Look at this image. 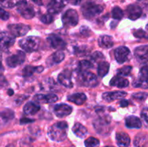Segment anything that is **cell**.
Returning a JSON list of instances; mask_svg holds the SVG:
<instances>
[{
	"instance_id": "1",
	"label": "cell",
	"mask_w": 148,
	"mask_h": 147,
	"mask_svg": "<svg viewBox=\"0 0 148 147\" xmlns=\"http://www.w3.org/2000/svg\"><path fill=\"white\" fill-rule=\"evenodd\" d=\"M67 122L65 121H61L54 123L49 128L48 135L53 141L60 142L66 139L67 136Z\"/></svg>"
},
{
	"instance_id": "2",
	"label": "cell",
	"mask_w": 148,
	"mask_h": 147,
	"mask_svg": "<svg viewBox=\"0 0 148 147\" xmlns=\"http://www.w3.org/2000/svg\"><path fill=\"white\" fill-rule=\"evenodd\" d=\"M82 13L88 20H91L97 17L103 11V7L100 4H95L92 1H87L82 6Z\"/></svg>"
},
{
	"instance_id": "3",
	"label": "cell",
	"mask_w": 148,
	"mask_h": 147,
	"mask_svg": "<svg viewBox=\"0 0 148 147\" xmlns=\"http://www.w3.org/2000/svg\"><path fill=\"white\" fill-rule=\"evenodd\" d=\"M77 81L79 86L85 87H95L98 84L97 76L89 71L79 72Z\"/></svg>"
},
{
	"instance_id": "4",
	"label": "cell",
	"mask_w": 148,
	"mask_h": 147,
	"mask_svg": "<svg viewBox=\"0 0 148 147\" xmlns=\"http://www.w3.org/2000/svg\"><path fill=\"white\" fill-rule=\"evenodd\" d=\"M19 46L25 51L31 53L38 49L39 46H40V40L38 37L28 36V37L21 39L19 41Z\"/></svg>"
},
{
	"instance_id": "5",
	"label": "cell",
	"mask_w": 148,
	"mask_h": 147,
	"mask_svg": "<svg viewBox=\"0 0 148 147\" xmlns=\"http://www.w3.org/2000/svg\"><path fill=\"white\" fill-rule=\"evenodd\" d=\"M17 12L20 15L26 20H30L35 16V10L33 7L27 3L26 0H20L17 4Z\"/></svg>"
},
{
	"instance_id": "6",
	"label": "cell",
	"mask_w": 148,
	"mask_h": 147,
	"mask_svg": "<svg viewBox=\"0 0 148 147\" xmlns=\"http://www.w3.org/2000/svg\"><path fill=\"white\" fill-rule=\"evenodd\" d=\"M132 85L135 88L148 89V66H144L140 69L138 76L134 79Z\"/></svg>"
},
{
	"instance_id": "7",
	"label": "cell",
	"mask_w": 148,
	"mask_h": 147,
	"mask_svg": "<svg viewBox=\"0 0 148 147\" xmlns=\"http://www.w3.org/2000/svg\"><path fill=\"white\" fill-rule=\"evenodd\" d=\"M62 22L64 25L67 27H75L78 24L79 16L76 10L69 9L64 13L62 16Z\"/></svg>"
},
{
	"instance_id": "8",
	"label": "cell",
	"mask_w": 148,
	"mask_h": 147,
	"mask_svg": "<svg viewBox=\"0 0 148 147\" xmlns=\"http://www.w3.org/2000/svg\"><path fill=\"white\" fill-rule=\"evenodd\" d=\"M25 54L22 50H17L16 53L8 56L6 59V63L10 68H16L24 63Z\"/></svg>"
},
{
	"instance_id": "9",
	"label": "cell",
	"mask_w": 148,
	"mask_h": 147,
	"mask_svg": "<svg viewBox=\"0 0 148 147\" xmlns=\"http://www.w3.org/2000/svg\"><path fill=\"white\" fill-rule=\"evenodd\" d=\"M94 127L98 133L103 135L109 131V126L111 124V120L108 116L100 117L95 120L93 122Z\"/></svg>"
},
{
	"instance_id": "10",
	"label": "cell",
	"mask_w": 148,
	"mask_h": 147,
	"mask_svg": "<svg viewBox=\"0 0 148 147\" xmlns=\"http://www.w3.org/2000/svg\"><path fill=\"white\" fill-rule=\"evenodd\" d=\"M114 56L119 63H124L131 59L132 53L130 49L125 46H120L114 51Z\"/></svg>"
},
{
	"instance_id": "11",
	"label": "cell",
	"mask_w": 148,
	"mask_h": 147,
	"mask_svg": "<svg viewBox=\"0 0 148 147\" xmlns=\"http://www.w3.org/2000/svg\"><path fill=\"white\" fill-rule=\"evenodd\" d=\"M15 37L7 32L0 33V50H6L14 45Z\"/></svg>"
},
{
	"instance_id": "12",
	"label": "cell",
	"mask_w": 148,
	"mask_h": 147,
	"mask_svg": "<svg viewBox=\"0 0 148 147\" xmlns=\"http://www.w3.org/2000/svg\"><path fill=\"white\" fill-rule=\"evenodd\" d=\"M8 30L10 33L14 37H22L26 35V33L30 30V27L27 24H11L8 25Z\"/></svg>"
},
{
	"instance_id": "13",
	"label": "cell",
	"mask_w": 148,
	"mask_h": 147,
	"mask_svg": "<svg viewBox=\"0 0 148 147\" xmlns=\"http://www.w3.org/2000/svg\"><path fill=\"white\" fill-rule=\"evenodd\" d=\"M47 40L50 46L53 48L56 49V50H61L64 48L66 46V43L62 37H59V35L55 34L49 35V37H47Z\"/></svg>"
},
{
	"instance_id": "14",
	"label": "cell",
	"mask_w": 148,
	"mask_h": 147,
	"mask_svg": "<svg viewBox=\"0 0 148 147\" xmlns=\"http://www.w3.org/2000/svg\"><path fill=\"white\" fill-rule=\"evenodd\" d=\"M65 7L64 0H51L47 6L48 12L51 14H59Z\"/></svg>"
},
{
	"instance_id": "15",
	"label": "cell",
	"mask_w": 148,
	"mask_h": 147,
	"mask_svg": "<svg viewBox=\"0 0 148 147\" xmlns=\"http://www.w3.org/2000/svg\"><path fill=\"white\" fill-rule=\"evenodd\" d=\"M58 82L66 88L73 87V83L72 81V73L70 71L66 69L61 72L58 76Z\"/></svg>"
},
{
	"instance_id": "16",
	"label": "cell",
	"mask_w": 148,
	"mask_h": 147,
	"mask_svg": "<svg viewBox=\"0 0 148 147\" xmlns=\"http://www.w3.org/2000/svg\"><path fill=\"white\" fill-rule=\"evenodd\" d=\"M127 17L132 20H136L141 17L143 10L139 5L135 4H130L126 10Z\"/></svg>"
},
{
	"instance_id": "17",
	"label": "cell",
	"mask_w": 148,
	"mask_h": 147,
	"mask_svg": "<svg viewBox=\"0 0 148 147\" xmlns=\"http://www.w3.org/2000/svg\"><path fill=\"white\" fill-rule=\"evenodd\" d=\"M53 112L56 117L62 118L72 113V108L66 104H58L53 108Z\"/></svg>"
},
{
	"instance_id": "18",
	"label": "cell",
	"mask_w": 148,
	"mask_h": 147,
	"mask_svg": "<svg viewBox=\"0 0 148 147\" xmlns=\"http://www.w3.org/2000/svg\"><path fill=\"white\" fill-rule=\"evenodd\" d=\"M134 56L140 63H148V46H141L134 50Z\"/></svg>"
},
{
	"instance_id": "19",
	"label": "cell",
	"mask_w": 148,
	"mask_h": 147,
	"mask_svg": "<svg viewBox=\"0 0 148 147\" xmlns=\"http://www.w3.org/2000/svg\"><path fill=\"white\" fill-rule=\"evenodd\" d=\"M33 99L38 103H53L58 100V97L54 94H38L35 95Z\"/></svg>"
},
{
	"instance_id": "20",
	"label": "cell",
	"mask_w": 148,
	"mask_h": 147,
	"mask_svg": "<svg viewBox=\"0 0 148 147\" xmlns=\"http://www.w3.org/2000/svg\"><path fill=\"white\" fill-rule=\"evenodd\" d=\"M127 95V93L124 91H116V92H105L102 95V97L106 102H111L116 99L125 97Z\"/></svg>"
},
{
	"instance_id": "21",
	"label": "cell",
	"mask_w": 148,
	"mask_h": 147,
	"mask_svg": "<svg viewBox=\"0 0 148 147\" xmlns=\"http://www.w3.org/2000/svg\"><path fill=\"white\" fill-rule=\"evenodd\" d=\"M116 140L119 147H129L130 144V138L126 133H117L116 135Z\"/></svg>"
},
{
	"instance_id": "22",
	"label": "cell",
	"mask_w": 148,
	"mask_h": 147,
	"mask_svg": "<svg viewBox=\"0 0 148 147\" xmlns=\"http://www.w3.org/2000/svg\"><path fill=\"white\" fill-rule=\"evenodd\" d=\"M40 109V107L38 104L34 102H28L25 104L23 108V111L27 115H36Z\"/></svg>"
},
{
	"instance_id": "23",
	"label": "cell",
	"mask_w": 148,
	"mask_h": 147,
	"mask_svg": "<svg viewBox=\"0 0 148 147\" xmlns=\"http://www.w3.org/2000/svg\"><path fill=\"white\" fill-rule=\"evenodd\" d=\"M126 126L129 128H140L142 127V121L138 117L130 115L126 118Z\"/></svg>"
},
{
	"instance_id": "24",
	"label": "cell",
	"mask_w": 148,
	"mask_h": 147,
	"mask_svg": "<svg viewBox=\"0 0 148 147\" xmlns=\"http://www.w3.org/2000/svg\"><path fill=\"white\" fill-rule=\"evenodd\" d=\"M110 85L113 86H117L119 88H125L128 86L129 81L125 78L120 76H116L110 81Z\"/></svg>"
},
{
	"instance_id": "25",
	"label": "cell",
	"mask_w": 148,
	"mask_h": 147,
	"mask_svg": "<svg viewBox=\"0 0 148 147\" xmlns=\"http://www.w3.org/2000/svg\"><path fill=\"white\" fill-rule=\"evenodd\" d=\"M98 43L100 47L104 49L110 48L114 44L113 37L109 35H101L98 38Z\"/></svg>"
},
{
	"instance_id": "26",
	"label": "cell",
	"mask_w": 148,
	"mask_h": 147,
	"mask_svg": "<svg viewBox=\"0 0 148 147\" xmlns=\"http://www.w3.org/2000/svg\"><path fill=\"white\" fill-rule=\"evenodd\" d=\"M14 117V113L12 110L5 109L0 111V125H4L9 121L12 120Z\"/></svg>"
},
{
	"instance_id": "27",
	"label": "cell",
	"mask_w": 148,
	"mask_h": 147,
	"mask_svg": "<svg viewBox=\"0 0 148 147\" xmlns=\"http://www.w3.org/2000/svg\"><path fill=\"white\" fill-rule=\"evenodd\" d=\"M44 68L43 66H27L23 69L22 71V74L24 77H30L35 72L40 74L43 71Z\"/></svg>"
},
{
	"instance_id": "28",
	"label": "cell",
	"mask_w": 148,
	"mask_h": 147,
	"mask_svg": "<svg viewBox=\"0 0 148 147\" xmlns=\"http://www.w3.org/2000/svg\"><path fill=\"white\" fill-rule=\"evenodd\" d=\"M67 99L69 102H73L76 105H81L85 103L87 99V97L84 93H75L68 96Z\"/></svg>"
},
{
	"instance_id": "29",
	"label": "cell",
	"mask_w": 148,
	"mask_h": 147,
	"mask_svg": "<svg viewBox=\"0 0 148 147\" xmlns=\"http://www.w3.org/2000/svg\"><path fill=\"white\" fill-rule=\"evenodd\" d=\"M136 147H147L148 144V135L146 133H139L136 135L134 141Z\"/></svg>"
},
{
	"instance_id": "30",
	"label": "cell",
	"mask_w": 148,
	"mask_h": 147,
	"mask_svg": "<svg viewBox=\"0 0 148 147\" xmlns=\"http://www.w3.org/2000/svg\"><path fill=\"white\" fill-rule=\"evenodd\" d=\"M72 131L77 136L80 138H85L86 136L87 133H88L87 128L81 123H79V122H76L74 125L73 128H72Z\"/></svg>"
},
{
	"instance_id": "31",
	"label": "cell",
	"mask_w": 148,
	"mask_h": 147,
	"mask_svg": "<svg viewBox=\"0 0 148 147\" xmlns=\"http://www.w3.org/2000/svg\"><path fill=\"white\" fill-rule=\"evenodd\" d=\"M110 65L107 61H102L98 63V74L100 77H103L109 71Z\"/></svg>"
},
{
	"instance_id": "32",
	"label": "cell",
	"mask_w": 148,
	"mask_h": 147,
	"mask_svg": "<svg viewBox=\"0 0 148 147\" xmlns=\"http://www.w3.org/2000/svg\"><path fill=\"white\" fill-rule=\"evenodd\" d=\"M65 55L62 50H57L56 52L53 53L51 56H50L49 59L51 60V64H56V63H59L64 59Z\"/></svg>"
},
{
	"instance_id": "33",
	"label": "cell",
	"mask_w": 148,
	"mask_h": 147,
	"mask_svg": "<svg viewBox=\"0 0 148 147\" xmlns=\"http://www.w3.org/2000/svg\"><path fill=\"white\" fill-rule=\"evenodd\" d=\"M93 67V64H92V61L86 60H82L79 62L78 64V71L79 72H85L88 71L90 69Z\"/></svg>"
},
{
	"instance_id": "34",
	"label": "cell",
	"mask_w": 148,
	"mask_h": 147,
	"mask_svg": "<svg viewBox=\"0 0 148 147\" xmlns=\"http://www.w3.org/2000/svg\"><path fill=\"white\" fill-rule=\"evenodd\" d=\"M85 147H99L100 141L98 138L89 137L85 141Z\"/></svg>"
},
{
	"instance_id": "35",
	"label": "cell",
	"mask_w": 148,
	"mask_h": 147,
	"mask_svg": "<svg viewBox=\"0 0 148 147\" xmlns=\"http://www.w3.org/2000/svg\"><path fill=\"white\" fill-rule=\"evenodd\" d=\"M132 97V98L134 100L137 101L139 102H143L146 100V99H147L148 97V94L147 92H137V93L133 94Z\"/></svg>"
},
{
	"instance_id": "36",
	"label": "cell",
	"mask_w": 148,
	"mask_h": 147,
	"mask_svg": "<svg viewBox=\"0 0 148 147\" xmlns=\"http://www.w3.org/2000/svg\"><path fill=\"white\" fill-rule=\"evenodd\" d=\"M112 17L113 18L116 20H120L124 17V12L120 7H115L112 10Z\"/></svg>"
},
{
	"instance_id": "37",
	"label": "cell",
	"mask_w": 148,
	"mask_h": 147,
	"mask_svg": "<svg viewBox=\"0 0 148 147\" xmlns=\"http://www.w3.org/2000/svg\"><path fill=\"white\" fill-rule=\"evenodd\" d=\"M132 70V67L131 66H126L124 67L121 68L120 69L117 70V75L120 76H127L128 75H130V74L131 73Z\"/></svg>"
},
{
	"instance_id": "38",
	"label": "cell",
	"mask_w": 148,
	"mask_h": 147,
	"mask_svg": "<svg viewBox=\"0 0 148 147\" xmlns=\"http://www.w3.org/2000/svg\"><path fill=\"white\" fill-rule=\"evenodd\" d=\"M56 86L54 81L52 79H47L42 84V88L46 90H52Z\"/></svg>"
},
{
	"instance_id": "39",
	"label": "cell",
	"mask_w": 148,
	"mask_h": 147,
	"mask_svg": "<svg viewBox=\"0 0 148 147\" xmlns=\"http://www.w3.org/2000/svg\"><path fill=\"white\" fill-rule=\"evenodd\" d=\"M17 4V0H0V4L6 8H12Z\"/></svg>"
},
{
	"instance_id": "40",
	"label": "cell",
	"mask_w": 148,
	"mask_h": 147,
	"mask_svg": "<svg viewBox=\"0 0 148 147\" xmlns=\"http://www.w3.org/2000/svg\"><path fill=\"white\" fill-rule=\"evenodd\" d=\"M105 59L104 57V55L101 52L96 51L92 55V57H91V61L93 62V63H97V62L99 61V63L101 61H102V60Z\"/></svg>"
},
{
	"instance_id": "41",
	"label": "cell",
	"mask_w": 148,
	"mask_h": 147,
	"mask_svg": "<svg viewBox=\"0 0 148 147\" xmlns=\"http://www.w3.org/2000/svg\"><path fill=\"white\" fill-rule=\"evenodd\" d=\"M133 35H134V37H137V38H145L148 40V34L145 31L142 30V29L134 30Z\"/></svg>"
},
{
	"instance_id": "42",
	"label": "cell",
	"mask_w": 148,
	"mask_h": 147,
	"mask_svg": "<svg viewBox=\"0 0 148 147\" xmlns=\"http://www.w3.org/2000/svg\"><path fill=\"white\" fill-rule=\"evenodd\" d=\"M40 21L44 24H50L53 21V16L51 14H43L40 17Z\"/></svg>"
},
{
	"instance_id": "43",
	"label": "cell",
	"mask_w": 148,
	"mask_h": 147,
	"mask_svg": "<svg viewBox=\"0 0 148 147\" xmlns=\"http://www.w3.org/2000/svg\"><path fill=\"white\" fill-rule=\"evenodd\" d=\"M141 118L144 125L146 128H148V108H145L141 112Z\"/></svg>"
},
{
	"instance_id": "44",
	"label": "cell",
	"mask_w": 148,
	"mask_h": 147,
	"mask_svg": "<svg viewBox=\"0 0 148 147\" xmlns=\"http://www.w3.org/2000/svg\"><path fill=\"white\" fill-rule=\"evenodd\" d=\"M10 17V14L5 10L0 7V20H7Z\"/></svg>"
},
{
	"instance_id": "45",
	"label": "cell",
	"mask_w": 148,
	"mask_h": 147,
	"mask_svg": "<svg viewBox=\"0 0 148 147\" xmlns=\"http://www.w3.org/2000/svg\"><path fill=\"white\" fill-rule=\"evenodd\" d=\"M80 33L81 35H84L85 37H88L91 35L90 30L88 28V27H85V26H82L80 29Z\"/></svg>"
},
{
	"instance_id": "46",
	"label": "cell",
	"mask_w": 148,
	"mask_h": 147,
	"mask_svg": "<svg viewBox=\"0 0 148 147\" xmlns=\"http://www.w3.org/2000/svg\"><path fill=\"white\" fill-rule=\"evenodd\" d=\"M67 1L72 5H79L82 0H67Z\"/></svg>"
},
{
	"instance_id": "47",
	"label": "cell",
	"mask_w": 148,
	"mask_h": 147,
	"mask_svg": "<svg viewBox=\"0 0 148 147\" xmlns=\"http://www.w3.org/2000/svg\"><path fill=\"white\" fill-rule=\"evenodd\" d=\"M27 97H26V96H23V97H20V98H18V99H17L15 100L16 105H20V104L22 103V102H23V101H24L25 99Z\"/></svg>"
},
{
	"instance_id": "48",
	"label": "cell",
	"mask_w": 148,
	"mask_h": 147,
	"mask_svg": "<svg viewBox=\"0 0 148 147\" xmlns=\"http://www.w3.org/2000/svg\"><path fill=\"white\" fill-rule=\"evenodd\" d=\"M33 119H29V118H22L20 120V123L21 124H25V123H28V122H33Z\"/></svg>"
},
{
	"instance_id": "49",
	"label": "cell",
	"mask_w": 148,
	"mask_h": 147,
	"mask_svg": "<svg viewBox=\"0 0 148 147\" xmlns=\"http://www.w3.org/2000/svg\"><path fill=\"white\" fill-rule=\"evenodd\" d=\"M129 105V102L127 100V99H121V101H120V106L121 107V108H125V107L128 106Z\"/></svg>"
},
{
	"instance_id": "50",
	"label": "cell",
	"mask_w": 148,
	"mask_h": 147,
	"mask_svg": "<svg viewBox=\"0 0 148 147\" xmlns=\"http://www.w3.org/2000/svg\"><path fill=\"white\" fill-rule=\"evenodd\" d=\"M1 59H2V56H1V53H0V76H2V74L4 73V66H3L2 63H1Z\"/></svg>"
},
{
	"instance_id": "51",
	"label": "cell",
	"mask_w": 148,
	"mask_h": 147,
	"mask_svg": "<svg viewBox=\"0 0 148 147\" xmlns=\"http://www.w3.org/2000/svg\"><path fill=\"white\" fill-rule=\"evenodd\" d=\"M32 1L38 5H43L45 0H32Z\"/></svg>"
},
{
	"instance_id": "52",
	"label": "cell",
	"mask_w": 148,
	"mask_h": 147,
	"mask_svg": "<svg viewBox=\"0 0 148 147\" xmlns=\"http://www.w3.org/2000/svg\"><path fill=\"white\" fill-rule=\"evenodd\" d=\"M7 93H8V95H10V96H11V95H12L13 94H14V92H13L12 89H9L8 92H7Z\"/></svg>"
},
{
	"instance_id": "53",
	"label": "cell",
	"mask_w": 148,
	"mask_h": 147,
	"mask_svg": "<svg viewBox=\"0 0 148 147\" xmlns=\"http://www.w3.org/2000/svg\"><path fill=\"white\" fill-rule=\"evenodd\" d=\"M146 28H147V30H148V24H147V26H146Z\"/></svg>"
},
{
	"instance_id": "54",
	"label": "cell",
	"mask_w": 148,
	"mask_h": 147,
	"mask_svg": "<svg viewBox=\"0 0 148 147\" xmlns=\"http://www.w3.org/2000/svg\"><path fill=\"white\" fill-rule=\"evenodd\" d=\"M105 147H114V146H105Z\"/></svg>"
},
{
	"instance_id": "55",
	"label": "cell",
	"mask_w": 148,
	"mask_h": 147,
	"mask_svg": "<svg viewBox=\"0 0 148 147\" xmlns=\"http://www.w3.org/2000/svg\"><path fill=\"white\" fill-rule=\"evenodd\" d=\"M147 8H148V3H147Z\"/></svg>"
}]
</instances>
